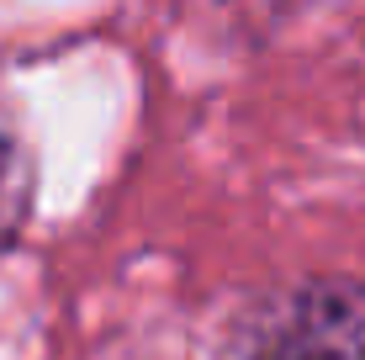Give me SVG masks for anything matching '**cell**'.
Segmentation results:
<instances>
[{"label": "cell", "mask_w": 365, "mask_h": 360, "mask_svg": "<svg viewBox=\"0 0 365 360\" xmlns=\"http://www.w3.org/2000/svg\"><path fill=\"white\" fill-rule=\"evenodd\" d=\"M222 360H365V281L302 276L249 297L222 334Z\"/></svg>", "instance_id": "1"}, {"label": "cell", "mask_w": 365, "mask_h": 360, "mask_svg": "<svg viewBox=\"0 0 365 360\" xmlns=\"http://www.w3.org/2000/svg\"><path fill=\"white\" fill-rule=\"evenodd\" d=\"M32 191H37V170H32V148L21 138L16 117L0 101V250L21 239L32 217Z\"/></svg>", "instance_id": "2"}]
</instances>
